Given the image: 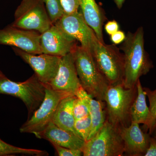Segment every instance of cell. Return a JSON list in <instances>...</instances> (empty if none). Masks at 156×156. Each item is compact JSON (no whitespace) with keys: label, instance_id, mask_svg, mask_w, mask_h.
Returning <instances> with one entry per match:
<instances>
[{"label":"cell","instance_id":"3957f363","mask_svg":"<svg viewBox=\"0 0 156 156\" xmlns=\"http://www.w3.org/2000/svg\"><path fill=\"white\" fill-rule=\"evenodd\" d=\"M137 94L136 86L127 88L122 83L110 86L104 98L107 121L118 129L130 126L131 108Z\"/></svg>","mask_w":156,"mask_h":156},{"label":"cell","instance_id":"7402d4cb","mask_svg":"<svg viewBox=\"0 0 156 156\" xmlns=\"http://www.w3.org/2000/svg\"><path fill=\"white\" fill-rule=\"evenodd\" d=\"M92 122L90 115L80 119L75 120L74 128L78 136L86 142L91 131Z\"/></svg>","mask_w":156,"mask_h":156},{"label":"cell","instance_id":"44dd1931","mask_svg":"<svg viewBox=\"0 0 156 156\" xmlns=\"http://www.w3.org/2000/svg\"><path fill=\"white\" fill-rule=\"evenodd\" d=\"M52 24H55L64 14L60 0H43Z\"/></svg>","mask_w":156,"mask_h":156},{"label":"cell","instance_id":"f1b7e54d","mask_svg":"<svg viewBox=\"0 0 156 156\" xmlns=\"http://www.w3.org/2000/svg\"><path fill=\"white\" fill-rule=\"evenodd\" d=\"M144 156H156V138L151 135L147 150Z\"/></svg>","mask_w":156,"mask_h":156},{"label":"cell","instance_id":"8992f818","mask_svg":"<svg viewBox=\"0 0 156 156\" xmlns=\"http://www.w3.org/2000/svg\"><path fill=\"white\" fill-rule=\"evenodd\" d=\"M91 53L98 67L110 86L123 83L124 55L115 45H107L98 41Z\"/></svg>","mask_w":156,"mask_h":156},{"label":"cell","instance_id":"d4e9b609","mask_svg":"<svg viewBox=\"0 0 156 156\" xmlns=\"http://www.w3.org/2000/svg\"><path fill=\"white\" fill-rule=\"evenodd\" d=\"M64 14H71L77 12L80 8V0H60Z\"/></svg>","mask_w":156,"mask_h":156},{"label":"cell","instance_id":"30bf717a","mask_svg":"<svg viewBox=\"0 0 156 156\" xmlns=\"http://www.w3.org/2000/svg\"><path fill=\"white\" fill-rule=\"evenodd\" d=\"M41 38V34L38 32L11 25L0 29V45L15 47L32 54L42 53Z\"/></svg>","mask_w":156,"mask_h":156},{"label":"cell","instance_id":"ac0fdd59","mask_svg":"<svg viewBox=\"0 0 156 156\" xmlns=\"http://www.w3.org/2000/svg\"><path fill=\"white\" fill-rule=\"evenodd\" d=\"M80 8L84 20L95 32L98 40L105 43L102 30L105 18L101 8L95 0H80Z\"/></svg>","mask_w":156,"mask_h":156},{"label":"cell","instance_id":"ffe728a7","mask_svg":"<svg viewBox=\"0 0 156 156\" xmlns=\"http://www.w3.org/2000/svg\"><path fill=\"white\" fill-rule=\"evenodd\" d=\"M17 155L46 156L49 155V154L45 151L17 147L9 144L0 139V156H12Z\"/></svg>","mask_w":156,"mask_h":156},{"label":"cell","instance_id":"52a82bcc","mask_svg":"<svg viewBox=\"0 0 156 156\" xmlns=\"http://www.w3.org/2000/svg\"><path fill=\"white\" fill-rule=\"evenodd\" d=\"M14 17L11 25L41 34L52 25L43 0H22Z\"/></svg>","mask_w":156,"mask_h":156},{"label":"cell","instance_id":"4316f807","mask_svg":"<svg viewBox=\"0 0 156 156\" xmlns=\"http://www.w3.org/2000/svg\"><path fill=\"white\" fill-rule=\"evenodd\" d=\"M105 30L110 36L119 30V25L115 20H110L105 25Z\"/></svg>","mask_w":156,"mask_h":156},{"label":"cell","instance_id":"4dcf8cb0","mask_svg":"<svg viewBox=\"0 0 156 156\" xmlns=\"http://www.w3.org/2000/svg\"><path fill=\"white\" fill-rule=\"evenodd\" d=\"M6 77V76L4 74V73L0 69V79Z\"/></svg>","mask_w":156,"mask_h":156},{"label":"cell","instance_id":"9c48e42d","mask_svg":"<svg viewBox=\"0 0 156 156\" xmlns=\"http://www.w3.org/2000/svg\"><path fill=\"white\" fill-rule=\"evenodd\" d=\"M55 24L80 42V46L91 53L99 41L95 32L87 24L82 13L79 11L72 14H64Z\"/></svg>","mask_w":156,"mask_h":156},{"label":"cell","instance_id":"7c38bea8","mask_svg":"<svg viewBox=\"0 0 156 156\" xmlns=\"http://www.w3.org/2000/svg\"><path fill=\"white\" fill-rule=\"evenodd\" d=\"M77 41L56 24L41 34L42 53L62 57L71 53Z\"/></svg>","mask_w":156,"mask_h":156},{"label":"cell","instance_id":"277c9868","mask_svg":"<svg viewBox=\"0 0 156 156\" xmlns=\"http://www.w3.org/2000/svg\"><path fill=\"white\" fill-rule=\"evenodd\" d=\"M45 93V85L35 73L22 82L12 81L7 77L0 79V94L11 95L22 100L28 111V119L41 104Z\"/></svg>","mask_w":156,"mask_h":156},{"label":"cell","instance_id":"83f0119b","mask_svg":"<svg viewBox=\"0 0 156 156\" xmlns=\"http://www.w3.org/2000/svg\"><path fill=\"white\" fill-rule=\"evenodd\" d=\"M126 35L122 31L119 30L110 35L111 41L115 45L122 44L126 39Z\"/></svg>","mask_w":156,"mask_h":156},{"label":"cell","instance_id":"5b68a950","mask_svg":"<svg viewBox=\"0 0 156 156\" xmlns=\"http://www.w3.org/2000/svg\"><path fill=\"white\" fill-rule=\"evenodd\" d=\"M84 156H123L124 142L119 129L106 120L94 136L85 142Z\"/></svg>","mask_w":156,"mask_h":156},{"label":"cell","instance_id":"8fae6325","mask_svg":"<svg viewBox=\"0 0 156 156\" xmlns=\"http://www.w3.org/2000/svg\"><path fill=\"white\" fill-rule=\"evenodd\" d=\"M14 53L27 63L33 69L39 80L48 84L56 76L61 57L41 53L34 54L19 48L12 47Z\"/></svg>","mask_w":156,"mask_h":156},{"label":"cell","instance_id":"6da1fadb","mask_svg":"<svg viewBox=\"0 0 156 156\" xmlns=\"http://www.w3.org/2000/svg\"><path fill=\"white\" fill-rule=\"evenodd\" d=\"M125 66L123 84L126 88L136 87L140 77L153 68L152 61L144 49V31L142 27L135 32H128L121 46Z\"/></svg>","mask_w":156,"mask_h":156},{"label":"cell","instance_id":"cb8c5ba5","mask_svg":"<svg viewBox=\"0 0 156 156\" xmlns=\"http://www.w3.org/2000/svg\"><path fill=\"white\" fill-rule=\"evenodd\" d=\"M56 150V153L59 156H81L83 155V152L80 150L73 149L69 148L63 147L51 143Z\"/></svg>","mask_w":156,"mask_h":156},{"label":"cell","instance_id":"1f68e13d","mask_svg":"<svg viewBox=\"0 0 156 156\" xmlns=\"http://www.w3.org/2000/svg\"><path fill=\"white\" fill-rule=\"evenodd\" d=\"M152 135L154 136V137L156 138V129L154 131V132H153V133L152 134Z\"/></svg>","mask_w":156,"mask_h":156},{"label":"cell","instance_id":"4fadbf2b","mask_svg":"<svg viewBox=\"0 0 156 156\" xmlns=\"http://www.w3.org/2000/svg\"><path fill=\"white\" fill-rule=\"evenodd\" d=\"M47 85L57 92L76 95L82 86L71 53L61 57L56 76Z\"/></svg>","mask_w":156,"mask_h":156},{"label":"cell","instance_id":"5bb4252c","mask_svg":"<svg viewBox=\"0 0 156 156\" xmlns=\"http://www.w3.org/2000/svg\"><path fill=\"white\" fill-rule=\"evenodd\" d=\"M119 130L124 142V155L144 156L148 147L151 134L143 131L136 122H131L128 127Z\"/></svg>","mask_w":156,"mask_h":156},{"label":"cell","instance_id":"d6986e66","mask_svg":"<svg viewBox=\"0 0 156 156\" xmlns=\"http://www.w3.org/2000/svg\"><path fill=\"white\" fill-rule=\"evenodd\" d=\"M76 98L75 95H72L63 98L57 107L52 122L59 128L78 136L74 128L75 119L73 112Z\"/></svg>","mask_w":156,"mask_h":156},{"label":"cell","instance_id":"ba28073f","mask_svg":"<svg viewBox=\"0 0 156 156\" xmlns=\"http://www.w3.org/2000/svg\"><path fill=\"white\" fill-rule=\"evenodd\" d=\"M45 85V84H44ZM41 104L20 128L21 133H30L36 136L44 131L52 122L58 104L65 98L72 95L58 92L51 89L48 85Z\"/></svg>","mask_w":156,"mask_h":156},{"label":"cell","instance_id":"603a6c76","mask_svg":"<svg viewBox=\"0 0 156 156\" xmlns=\"http://www.w3.org/2000/svg\"><path fill=\"white\" fill-rule=\"evenodd\" d=\"M73 112L75 120L80 119L89 115V105L87 101L83 98L76 97L74 102Z\"/></svg>","mask_w":156,"mask_h":156},{"label":"cell","instance_id":"484cf974","mask_svg":"<svg viewBox=\"0 0 156 156\" xmlns=\"http://www.w3.org/2000/svg\"><path fill=\"white\" fill-rule=\"evenodd\" d=\"M143 89L148 99L150 110L152 114L156 117V88L154 90L147 87H143Z\"/></svg>","mask_w":156,"mask_h":156},{"label":"cell","instance_id":"9a60e30c","mask_svg":"<svg viewBox=\"0 0 156 156\" xmlns=\"http://www.w3.org/2000/svg\"><path fill=\"white\" fill-rule=\"evenodd\" d=\"M36 136L60 146L82 151L86 142L77 135L59 128L52 122Z\"/></svg>","mask_w":156,"mask_h":156},{"label":"cell","instance_id":"2e32d148","mask_svg":"<svg viewBox=\"0 0 156 156\" xmlns=\"http://www.w3.org/2000/svg\"><path fill=\"white\" fill-rule=\"evenodd\" d=\"M137 94L131 110V122L144 125L149 134L152 135L156 129V117L152 114L146 102V95L140 80L136 84Z\"/></svg>","mask_w":156,"mask_h":156},{"label":"cell","instance_id":"e0dca14e","mask_svg":"<svg viewBox=\"0 0 156 156\" xmlns=\"http://www.w3.org/2000/svg\"><path fill=\"white\" fill-rule=\"evenodd\" d=\"M75 95L77 97L85 99L89 105L92 126L88 140L95 135L106 121L105 102L103 101L93 98L82 87L78 90Z\"/></svg>","mask_w":156,"mask_h":156},{"label":"cell","instance_id":"7a4b0ae2","mask_svg":"<svg viewBox=\"0 0 156 156\" xmlns=\"http://www.w3.org/2000/svg\"><path fill=\"white\" fill-rule=\"evenodd\" d=\"M71 53L82 87L93 98L104 101L110 85L98 67L92 53L77 45Z\"/></svg>","mask_w":156,"mask_h":156},{"label":"cell","instance_id":"f546056e","mask_svg":"<svg viewBox=\"0 0 156 156\" xmlns=\"http://www.w3.org/2000/svg\"><path fill=\"white\" fill-rule=\"evenodd\" d=\"M126 0H114L115 4L116 5L117 8L121 9L122 7L123 4Z\"/></svg>","mask_w":156,"mask_h":156}]
</instances>
